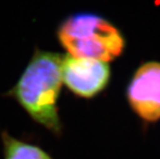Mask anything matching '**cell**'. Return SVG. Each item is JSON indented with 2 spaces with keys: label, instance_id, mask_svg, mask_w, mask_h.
Here are the masks:
<instances>
[{
  "label": "cell",
  "instance_id": "1",
  "mask_svg": "<svg viewBox=\"0 0 160 159\" xmlns=\"http://www.w3.org/2000/svg\"><path fill=\"white\" fill-rule=\"evenodd\" d=\"M62 56L37 50L16 84L7 95L39 126L61 134L62 122L58 108L62 77Z\"/></svg>",
  "mask_w": 160,
  "mask_h": 159
},
{
  "label": "cell",
  "instance_id": "2",
  "mask_svg": "<svg viewBox=\"0 0 160 159\" xmlns=\"http://www.w3.org/2000/svg\"><path fill=\"white\" fill-rule=\"evenodd\" d=\"M58 37L70 56L105 62L119 57L125 47L118 29L92 13H77L66 18L58 30Z\"/></svg>",
  "mask_w": 160,
  "mask_h": 159
},
{
  "label": "cell",
  "instance_id": "3",
  "mask_svg": "<svg viewBox=\"0 0 160 159\" xmlns=\"http://www.w3.org/2000/svg\"><path fill=\"white\" fill-rule=\"evenodd\" d=\"M62 77L72 93L87 99L106 88L110 79V68L105 62L67 55L62 57Z\"/></svg>",
  "mask_w": 160,
  "mask_h": 159
},
{
  "label": "cell",
  "instance_id": "4",
  "mask_svg": "<svg viewBox=\"0 0 160 159\" xmlns=\"http://www.w3.org/2000/svg\"><path fill=\"white\" fill-rule=\"evenodd\" d=\"M127 97L141 119L147 122L160 119V62H147L137 69L128 86Z\"/></svg>",
  "mask_w": 160,
  "mask_h": 159
},
{
  "label": "cell",
  "instance_id": "5",
  "mask_svg": "<svg viewBox=\"0 0 160 159\" xmlns=\"http://www.w3.org/2000/svg\"><path fill=\"white\" fill-rule=\"evenodd\" d=\"M4 159H52L40 147L20 140L3 132L1 133Z\"/></svg>",
  "mask_w": 160,
  "mask_h": 159
}]
</instances>
